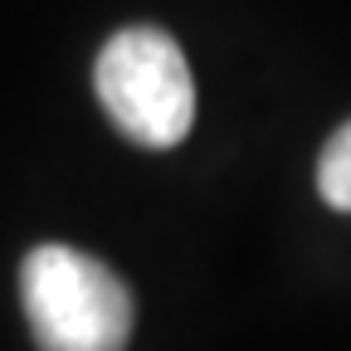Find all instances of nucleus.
Returning a JSON list of instances; mask_svg holds the SVG:
<instances>
[{"mask_svg":"<svg viewBox=\"0 0 351 351\" xmlns=\"http://www.w3.org/2000/svg\"><path fill=\"white\" fill-rule=\"evenodd\" d=\"M20 302L39 351H127V283L69 244H34L20 263Z\"/></svg>","mask_w":351,"mask_h":351,"instance_id":"obj_1","label":"nucleus"},{"mask_svg":"<svg viewBox=\"0 0 351 351\" xmlns=\"http://www.w3.org/2000/svg\"><path fill=\"white\" fill-rule=\"evenodd\" d=\"M98 103L127 142L166 152L186 142L195 122V83L191 64L166 29L127 25L117 29L93 64Z\"/></svg>","mask_w":351,"mask_h":351,"instance_id":"obj_2","label":"nucleus"},{"mask_svg":"<svg viewBox=\"0 0 351 351\" xmlns=\"http://www.w3.org/2000/svg\"><path fill=\"white\" fill-rule=\"evenodd\" d=\"M317 191L332 210L351 215V122L332 132V142L322 147V161H317Z\"/></svg>","mask_w":351,"mask_h":351,"instance_id":"obj_3","label":"nucleus"}]
</instances>
